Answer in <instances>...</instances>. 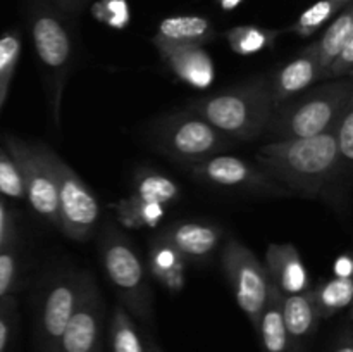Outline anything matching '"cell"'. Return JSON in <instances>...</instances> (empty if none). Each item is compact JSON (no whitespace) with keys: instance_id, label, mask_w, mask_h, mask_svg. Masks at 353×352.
<instances>
[{"instance_id":"obj_1","label":"cell","mask_w":353,"mask_h":352,"mask_svg":"<svg viewBox=\"0 0 353 352\" xmlns=\"http://www.w3.org/2000/svg\"><path fill=\"white\" fill-rule=\"evenodd\" d=\"M255 164L286 192L319 197L341 173L333 131L310 138L268 141L255 152Z\"/></svg>"},{"instance_id":"obj_2","label":"cell","mask_w":353,"mask_h":352,"mask_svg":"<svg viewBox=\"0 0 353 352\" xmlns=\"http://www.w3.org/2000/svg\"><path fill=\"white\" fill-rule=\"evenodd\" d=\"M186 109L233 141H252L264 137L274 104L269 78L257 76L223 92L195 99Z\"/></svg>"},{"instance_id":"obj_3","label":"cell","mask_w":353,"mask_h":352,"mask_svg":"<svg viewBox=\"0 0 353 352\" xmlns=\"http://www.w3.org/2000/svg\"><path fill=\"white\" fill-rule=\"evenodd\" d=\"M352 102V78L330 79L274 107L262 138L269 141L292 140L333 131Z\"/></svg>"},{"instance_id":"obj_4","label":"cell","mask_w":353,"mask_h":352,"mask_svg":"<svg viewBox=\"0 0 353 352\" xmlns=\"http://www.w3.org/2000/svg\"><path fill=\"white\" fill-rule=\"evenodd\" d=\"M99 251L105 275L119 297L121 306L131 316L148 323L154 313L150 273L133 242L116 223L107 221L100 231Z\"/></svg>"},{"instance_id":"obj_5","label":"cell","mask_w":353,"mask_h":352,"mask_svg":"<svg viewBox=\"0 0 353 352\" xmlns=\"http://www.w3.org/2000/svg\"><path fill=\"white\" fill-rule=\"evenodd\" d=\"M30 30L48 85V106L55 126L61 123L65 81L74 61V40L61 10L50 0H31Z\"/></svg>"},{"instance_id":"obj_6","label":"cell","mask_w":353,"mask_h":352,"mask_svg":"<svg viewBox=\"0 0 353 352\" xmlns=\"http://www.w3.org/2000/svg\"><path fill=\"white\" fill-rule=\"evenodd\" d=\"M152 141L161 154L185 166L223 154L234 144L188 109L161 117L152 126Z\"/></svg>"},{"instance_id":"obj_7","label":"cell","mask_w":353,"mask_h":352,"mask_svg":"<svg viewBox=\"0 0 353 352\" xmlns=\"http://www.w3.org/2000/svg\"><path fill=\"white\" fill-rule=\"evenodd\" d=\"M90 276L88 273H61L45 286L34 317L38 352H55L69 320L81 302Z\"/></svg>"},{"instance_id":"obj_8","label":"cell","mask_w":353,"mask_h":352,"mask_svg":"<svg viewBox=\"0 0 353 352\" xmlns=\"http://www.w3.org/2000/svg\"><path fill=\"white\" fill-rule=\"evenodd\" d=\"M48 161L57 183L59 230L72 240L85 242L95 233L100 219V206L81 176L48 148Z\"/></svg>"},{"instance_id":"obj_9","label":"cell","mask_w":353,"mask_h":352,"mask_svg":"<svg viewBox=\"0 0 353 352\" xmlns=\"http://www.w3.org/2000/svg\"><path fill=\"white\" fill-rule=\"evenodd\" d=\"M3 144L21 171L26 202L41 219L59 228L57 183L48 161V147L28 144L12 135H6Z\"/></svg>"},{"instance_id":"obj_10","label":"cell","mask_w":353,"mask_h":352,"mask_svg":"<svg viewBox=\"0 0 353 352\" xmlns=\"http://www.w3.org/2000/svg\"><path fill=\"white\" fill-rule=\"evenodd\" d=\"M221 266L238 307L255 328L271 289V280L264 264L247 245L236 238H230L223 247Z\"/></svg>"},{"instance_id":"obj_11","label":"cell","mask_w":353,"mask_h":352,"mask_svg":"<svg viewBox=\"0 0 353 352\" xmlns=\"http://www.w3.org/2000/svg\"><path fill=\"white\" fill-rule=\"evenodd\" d=\"M186 169L199 182L223 190L254 193L265 197L290 195L279 183H276L268 173L257 164L233 157V155H212L203 161L186 164Z\"/></svg>"},{"instance_id":"obj_12","label":"cell","mask_w":353,"mask_h":352,"mask_svg":"<svg viewBox=\"0 0 353 352\" xmlns=\"http://www.w3.org/2000/svg\"><path fill=\"white\" fill-rule=\"evenodd\" d=\"M105 304L90 276L78 309L69 320L55 352H102L105 340Z\"/></svg>"},{"instance_id":"obj_13","label":"cell","mask_w":353,"mask_h":352,"mask_svg":"<svg viewBox=\"0 0 353 352\" xmlns=\"http://www.w3.org/2000/svg\"><path fill=\"white\" fill-rule=\"evenodd\" d=\"M224 230L219 224L200 221H178L159 235L185 261H209L223 242Z\"/></svg>"},{"instance_id":"obj_14","label":"cell","mask_w":353,"mask_h":352,"mask_svg":"<svg viewBox=\"0 0 353 352\" xmlns=\"http://www.w3.org/2000/svg\"><path fill=\"white\" fill-rule=\"evenodd\" d=\"M154 41L162 61L181 81L193 88H209L216 76L212 57L202 45H174Z\"/></svg>"},{"instance_id":"obj_15","label":"cell","mask_w":353,"mask_h":352,"mask_svg":"<svg viewBox=\"0 0 353 352\" xmlns=\"http://www.w3.org/2000/svg\"><path fill=\"white\" fill-rule=\"evenodd\" d=\"M321 81V68L317 61V52L314 41L302 50L299 57L290 61L269 78L271 97L274 107L281 106L286 100L293 99L299 93L312 88L314 83Z\"/></svg>"},{"instance_id":"obj_16","label":"cell","mask_w":353,"mask_h":352,"mask_svg":"<svg viewBox=\"0 0 353 352\" xmlns=\"http://www.w3.org/2000/svg\"><path fill=\"white\" fill-rule=\"evenodd\" d=\"M265 271L283 295H295L312 289L302 255L292 244H271L265 252Z\"/></svg>"},{"instance_id":"obj_17","label":"cell","mask_w":353,"mask_h":352,"mask_svg":"<svg viewBox=\"0 0 353 352\" xmlns=\"http://www.w3.org/2000/svg\"><path fill=\"white\" fill-rule=\"evenodd\" d=\"M281 313L293 352H309L319 323L323 321L314 302L312 289L295 295L281 293Z\"/></svg>"},{"instance_id":"obj_18","label":"cell","mask_w":353,"mask_h":352,"mask_svg":"<svg viewBox=\"0 0 353 352\" xmlns=\"http://www.w3.org/2000/svg\"><path fill=\"white\" fill-rule=\"evenodd\" d=\"M216 38L212 21L203 16H171L157 24L152 40L174 45H205Z\"/></svg>"},{"instance_id":"obj_19","label":"cell","mask_w":353,"mask_h":352,"mask_svg":"<svg viewBox=\"0 0 353 352\" xmlns=\"http://www.w3.org/2000/svg\"><path fill=\"white\" fill-rule=\"evenodd\" d=\"M262 352H293L281 313V292L271 283L268 302L255 326Z\"/></svg>"},{"instance_id":"obj_20","label":"cell","mask_w":353,"mask_h":352,"mask_svg":"<svg viewBox=\"0 0 353 352\" xmlns=\"http://www.w3.org/2000/svg\"><path fill=\"white\" fill-rule=\"evenodd\" d=\"M179 185L162 173L150 168H140L133 176L130 197L140 202L169 206L179 199Z\"/></svg>"},{"instance_id":"obj_21","label":"cell","mask_w":353,"mask_h":352,"mask_svg":"<svg viewBox=\"0 0 353 352\" xmlns=\"http://www.w3.org/2000/svg\"><path fill=\"white\" fill-rule=\"evenodd\" d=\"M186 261L162 238H155L150 247L148 271L169 290H179L185 283Z\"/></svg>"},{"instance_id":"obj_22","label":"cell","mask_w":353,"mask_h":352,"mask_svg":"<svg viewBox=\"0 0 353 352\" xmlns=\"http://www.w3.org/2000/svg\"><path fill=\"white\" fill-rule=\"evenodd\" d=\"M353 37V7L352 3L345 6L338 12V17L326 28L323 37L314 41V47L317 52V61H319L321 76L326 71L330 62L340 54L347 40Z\"/></svg>"},{"instance_id":"obj_23","label":"cell","mask_w":353,"mask_h":352,"mask_svg":"<svg viewBox=\"0 0 353 352\" xmlns=\"http://www.w3.org/2000/svg\"><path fill=\"white\" fill-rule=\"evenodd\" d=\"M314 302L321 320H327L350 306L353 297L352 278H334L324 280L317 286H312Z\"/></svg>"},{"instance_id":"obj_24","label":"cell","mask_w":353,"mask_h":352,"mask_svg":"<svg viewBox=\"0 0 353 352\" xmlns=\"http://www.w3.org/2000/svg\"><path fill=\"white\" fill-rule=\"evenodd\" d=\"M110 352H147L133 316L121 304H116L109 323Z\"/></svg>"},{"instance_id":"obj_25","label":"cell","mask_w":353,"mask_h":352,"mask_svg":"<svg viewBox=\"0 0 353 352\" xmlns=\"http://www.w3.org/2000/svg\"><path fill=\"white\" fill-rule=\"evenodd\" d=\"M281 35L279 30H265V28L254 26V24H243L234 26L224 33L231 50L238 55H254L259 52L271 48Z\"/></svg>"},{"instance_id":"obj_26","label":"cell","mask_w":353,"mask_h":352,"mask_svg":"<svg viewBox=\"0 0 353 352\" xmlns=\"http://www.w3.org/2000/svg\"><path fill=\"white\" fill-rule=\"evenodd\" d=\"M21 50H23V43L17 31H6L0 37V113L9 97L10 83H12L17 62H19Z\"/></svg>"},{"instance_id":"obj_27","label":"cell","mask_w":353,"mask_h":352,"mask_svg":"<svg viewBox=\"0 0 353 352\" xmlns=\"http://www.w3.org/2000/svg\"><path fill=\"white\" fill-rule=\"evenodd\" d=\"M116 211L121 223L130 228L155 226L164 216V206L140 202L133 197H126L124 200H121L116 206Z\"/></svg>"},{"instance_id":"obj_28","label":"cell","mask_w":353,"mask_h":352,"mask_svg":"<svg viewBox=\"0 0 353 352\" xmlns=\"http://www.w3.org/2000/svg\"><path fill=\"white\" fill-rule=\"evenodd\" d=\"M340 10L341 7H338L331 0H319L314 6H310L309 9L303 10L299 19L288 28V31H292V33L299 35L302 38H309L319 28H323L327 21H331V17L336 16Z\"/></svg>"},{"instance_id":"obj_29","label":"cell","mask_w":353,"mask_h":352,"mask_svg":"<svg viewBox=\"0 0 353 352\" xmlns=\"http://www.w3.org/2000/svg\"><path fill=\"white\" fill-rule=\"evenodd\" d=\"M21 271L19 247L17 238H12L9 244L0 248V300L12 295L17 289Z\"/></svg>"},{"instance_id":"obj_30","label":"cell","mask_w":353,"mask_h":352,"mask_svg":"<svg viewBox=\"0 0 353 352\" xmlns=\"http://www.w3.org/2000/svg\"><path fill=\"white\" fill-rule=\"evenodd\" d=\"M0 195L12 200H26L23 178L12 155L0 147Z\"/></svg>"},{"instance_id":"obj_31","label":"cell","mask_w":353,"mask_h":352,"mask_svg":"<svg viewBox=\"0 0 353 352\" xmlns=\"http://www.w3.org/2000/svg\"><path fill=\"white\" fill-rule=\"evenodd\" d=\"M340 168L350 171L353 161V102L343 110L333 130Z\"/></svg>"},{"instance_id":"obj_32","label":"cell","mask_w":353,"mask_h":352,"mask_svg":"<svg viewBox=\"0 0 353 352\" xmlns=\"http://www.w3.org/2000/svg\"><path fill=\"white\" fill-rule=\"evenodd\" d=\"M92 14L97 21L116 30H123L131 21L128 0H99L92 6Z\"/></svg>"},{"instance_id":"obj_33","label":"cell","mask_w":353,"mask_h":352,"mask_svg":"<svg viewBox=\"0 0 353 352\" xmlns=\"http://www.w3.org/2000/svg\"><path fill=\"white\" fill-rule=\"evenodd\" d=\"M17 323V304L12 295L0 300V352H9Z\"/></svg>"},{"instance_id":"obj_34","label":"cell","mask_w":353,"mask_h":352,"mask_svg":"<svg viewBox=\"0 0 353 352\" xmlns=\"http://www.w3.org/2000/svg\"><path fill=\"white\" fill-rule=\"evenodd\" d=\"M352 68H353V37L347 40L340 54L330 62L326 71L323 72L321 79L330 81V79H341V78H352Z\"/></svg>"},{"instance_id":"obj_35","label":"cell","mask_w":353,"mask_h":352,"mask_svg":"<svg viewBox=\"0 0 353 352\" xmlns=\"http://www.w3.org/2000/svg\"><path fill=\"white\" fill-rule=\"evenodd\" d=\"M16 238V226H14V214L7 204L6 197L0 195V248Z\"/></svg>"},{"instance_id":"obj_36","label":"cell","mask_w":353,"mask_h":352,"mask_svg":"<svg viewBox=\"0 0 353 352\" xmlns=\"http://www.w3.org/2000/svg\"><path fill=\"white\" fill-rule=\"evenodd\" d=\"M330 352H353V333L350 323L345 324L343 330L336 335Z\"/></svg>"},{"instance_id":"obj_37","label":"cell","mask_w":353,"mask_h":352,"mask_svg":"<svg viewBox=\"0 0 353 352\" xmlns=\"http://www.w3.org/2000/svg\"><path fill=\"white\" fill-rule=\"evenodd\" d=\"M333 271H334V276H338V278H352V271H353L352 255L350 254L338 255L336 261H334Z\"/></svg>"},{"instance_id":"obj_38","label":"cell","mask_w":353,"mask_h":352,"mask_svg":"<svg viewBox=\"0 0 353 352\" xmlns=\"http://www.w3.org/2000/svg\"><path fill=\"white\" fill-rule=\"evenodd\" d=\"M54 2V6L57 7L59 10H62V12H78V10L83 9V6H85L88 0H52Z\"/></svg>"},{"instance_id":"obj_39","label":"cell","mask_w":353,"mask_h":352,"mask_svg":"<svg viewBox=\"0 0 353 352\" xmlns=\"http://www.w3.org/2000/svg\"><path fill=\"white\" fill-rule=\"evenodd\" d=\"M217 3H219V7L223 10H233V9H236L238 6H240L241 2H243V0H216Z\"/></svg>"},{"instance_id":"obj_40","label":"cell","mask_w":353,"mask_h":352,"mask_svg":"<svg viewBox=\"0 0 353 352\" xmlns=\"http://www.w3.org/2000/svg\"><path fill=\"white\" fill-rule=\"evenodd\" d=\"M147 352H162L161 347H159L157 344H155L154 340H148L147 342Z\"/></svg>"},{"instance_id":"obj_41","label":"cell","mask_w":353,"mask_h":352,"mask_svg":"<svg viewBox=\"0 0 353 352\" xmlns=\"http://www.w3.org/2000/svg\"><path fill=\"white\" fill-rule=\"evenodd\" d=\"M331 2H334L338 7H341V9H343L345 6H348V3H352V0H331Z\"/></svg>"}]
</instances>
